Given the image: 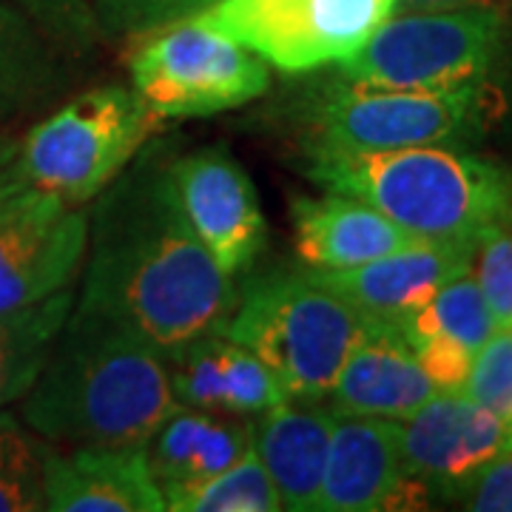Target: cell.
Instances as JSON below:
<instances>
[{
    "instance_id": "1",
    "label": "cell",
    "mask_w": 512,
    "mask_h": 512,
    "mask_svg": "<svg viewBox=\"0 0 512 512\" xmlns=\"http://www.w3.org/2000/svg\"><path fill=\"white\" fill-rule=\"evenodd\" d=\"M77 308L109 313L171 350L217 330L237 305V279L202 248L163 154L131 160L94 197Z\"/></svg>"
},
{
    "instance_id": "2",
    "label": "cell",
    "mask_w": 512,
    "mask_h": 512,
    "mask_svg": "<svg viewBox=\"0 0 512 512\" xmlns=\"http://www.w3.org/2000/svg\"><path fill=\"white\" fill-rule=\"evenodd\" d=\"M177 407L165 353L109 313L74 305L20 419L57 447L146 441Z\"/></svg>"
},
{
    "instance_id": "3",
    "label": "cell",
    "mask_w": 512,
    "mask_h": 512,
    "mask_svg": "<svg viewBox=\"0 0 512 512\" xmlns=\"http://www.w3.org/2000/svg\"><path fill=\"white\" fill-rule=\"evenodd\" d=\"M308 177L379 208L404 231L439 242H478L512 211V171L450 146L308 157Z\"/></svg>"
},
{
    "instance_id": "4",
    "label": "cell",
    "mask_w": 512,
    "mask_h": 512,
    "mask_svg": "<svg viewBox=\"0 0 512 512\" xmlns=\"http://www.w3.org/2000/svg\"><path fill=\"white\" fill-rule=\"evenodd\" d=\"M498 114L501 100L490 80L450 92H402L359 86L336 74L305 89L293 120L305 157H328L453 146L481 134Z\"/></svg>"
},
{
    "instance_id": "5",
    "label": "cell",
    "mask_w": 512,
    "mask_h": 512,
    "mask_svg": "<svg viewBox=\"0 0 512 512\" xmlns=\"http://www.w3.org/2000/svg\"><path fill=\"white\" fill-rule=\"evenodd\" d=\"M365 325L362 313L308 271H276L251 279L217 330L251 350L291 402L316 404L328 399Z\"/></svg>"
},
{
    "instance_id": "6",
    "label": "cell",
    "mask_w": 512,
    "mask_h": 512,
    "mask_svg": "<svg viewBox=\"0 0 512 512\" xmlns=\"http://www.w3.org/2000/svg\"><path fill=\"white\" fill-rule=\"evenodd\" d=\"M168 126L134 89L109 83L72 97L20 143L26 183L72 205L92 202Z\"/></svg>"
},
{
    "instance_id": "7",
    "label": "cell",
    "mask_w": 512,
    "mask_h": 512,
    "mask_svg": "<svg viewBox=\"0 0 512 512\" xmlns=\"http://www.w3.org/2000/svg\"><path fill=\"white\" fill-rule=\"evenodd\" d=\"M504 49L507 20L493 6L402 12L339 63L336 74L376 89L450 92L487 83Z\"/></svg>"
},
{
    "instance_id": "8",
    "label": "cell",
    "mask_w": 512,
    "mask_h": 512,
    "mask_svg": "<svg viewBox=\"0 0 512 512\" xmlns=\"http://www.w3.org/2000/svg\"><path fill=\"white\" fill-rule=\"evenodd\" d=\"M131 89L163 120L214 117L271 89V66L194 18L134 37Z\"/></svg>"
},
{
    "instance_id": "9",
    "label": "cell",
    "mask_w": 512,
    "mask_h": 512,
    "mask_svg": "<svg viewBox=\"0 0 512 512\" xmlns=\"http://www.w3.org/2000/svg\"><path fill=\"white\" fill-rule=\"evenodd\" d=\"M393 15L396 0H220L194 20L271 69L308 74L345 63Z\"/></svg>"
},
{
    "instance_id": "10",
    "label": "cell",
    "mask_w": 512,
    "mask_h": 512,
    "mask_svg": "<svg viewBox=\"0 0 512 512\" xmlns=\"http://www.w3.org/2000/svg\"><path fill=\"white\" fill-rule=\"evenodd\" d=\"M89 245V211L26 185L0 202V313L23 311L80 274Z\"/></svg>"
},
{
    "instance_id": "11",
    "label": "cell",
    "mask_w": 512,
    "mask_h": 512,
    "mask_svg": "<svg viewBox=\"0 0 512 512\" xmlns=\"http://www.w3.org/2000/svg\"><path fill=\"white\" fill-rule=\"evenodd\" d=\"M171 180L194 234L222 274H245L268 245V220L242 163L228 148L208 146L174 160Z\"/></svg>"
},
{
    "instance_id": "12",
    "label": "cell",
    "mask_w": 512,
    "mask_h": 512,
    "mask_svg": "<svg viewBox=\"0 0 512 512\" xmlns=\"http://www.w3.org/2000/svg\"><path fill=\"white\" fill-rule=\"evenodd\" d=\"M399 447L407 473L427 487L430 498L453 501L467 478L510 450L512 424L453 390L399 419Z\"/></svg>"
},
{
    "instance_id": "13",
    "label": "cell",
    "mask_w": 512,
    "mask_h": 512,
    "mask_svg": "<svg viewBox=\"0 0 512 512\" xmlns=\"http://www.w3.org/2000/svg\"><path fill=\"white\" fill-rule=\"evenodd\" d=\"M427 501V487L404 467L399 421L336 413L319 512L416 510Z\"/></svg>"
},
{
    "instance_id": "14",
    "label": "cell",
    "mask_w": 512,
    "mask_h": 512,
    "mask_svg": "<svg viewBox=\"0 0 512 512\" xmlns=\"http://www.w3.org/2000/svg\"><path fill=\"white\" fill-rule=\"evenodd\" d=\"M476 242H439L421 239L396 254L370 259L356 268L308 274L328 291L342 296L367 322H382L396 328L407 313L421 308L444 282L473 268Z\"/></svg>"
},
{
    "instance_id": "15",
    "label": "cell",
    "mask_w": 512,
    "mask_h": 512,
    "mask_svg": "<svg viewBox=\"0 0 512 512\" xmlns=\"http://www.w3.org/2000/svg\"><path fill=\"white\" fill-rule=\"evenodd\" d=\"M46 510L163 512L165 498L148 464L146 441L46 447Z\"/></svg>"
},
{
    "instance_id": "16",
    "label": "cell",
    "mask_w": 512,
    "mask_h": 512,
    "mask_svg": "<svg viewBox=\"0 0 512 512\" xmlns=\"http://www.w3.org/2000/svg\"><path fill=\"white\" fill-rule=\"evenodd\" d=\"M165 367L174 399L185 407L256 419L276 404L291 402L274 373L220 330H205L165 350Z\"/></svg>"
},
{
    "instance_id": "17",
    "label": "cell",
    "mask_w": 512,
    "mask_h": 512,
    "mask_svg": "<svg viewBox=\"0 0 512 512\" xmlns=\"http://www.w3.org/2000/svg\"><path fill=\"white\" fill-rule=\"evenodd\" d=\"M441 390L424 373L413 348L390 325L367 322L330 387V410L339 416L407 419Z\"/></svg>"
},
{
    "instance_id": "18",
    "label": "cell",
    "mask_w": 512,
    "mask_h": 512,
    "mask_svg": "<svg viewBox=\"0 0 512 512\" xmlns=\"http://www.w3.org/2000/svg\"><path fill=\"white\" fill-rule=\"evenodd\" d=\"M291 220L299 259L308 268L322 271L356 268L421 242V237L404 231L379 208L339 191H325L322 197H293Z\"/></svg>"
},
{
    "instance_id": "19",
    "label": "cell",
    "mask_w": 512,
    "mask_h": 512,
    "mask_svg": "<svg viewBox=\"0 0 512 512\" xmlns=\"http://www.w3.org/2000/svg\"><path fill=\"white\" fill-rule=\"evenodd\" d=\"M336 413L282 402L254 419V450L274 481L282 510L319 512Z\"/></svg>"
},
{
    "instance_id": "20",
    "label": "cell",
    "mask_w": 512,
    "mask_h": 512,
    "mask_svg": "<svg viewBox=\"0 0 512 512\" xmlns=\"http://www.w3.org/2000/svg\"><path fill=\"white\" fill-rule=\"evenodd\" d=\"M254 450V419L177 404L146 439L160 490L217 476Z\"/></svg>"
},
{
    "instance_id": "21",
    "label": "cell",
    "mask_w": 512,
    "mask_h": 512,
    "mask_svg": "<svg viewBox=\"0 0 512 512\" xmlns=\"http://www.w3.org/2000/svg\"><path fill=\"white\" fill-rule=\"evenodd\" d=\"M55 37L20 6L0 0V123L55 97L66 83Z\"/></svg>"
},
{
    "instance_id": "22",
    "label": "cell",
    "mask_w": 512,
    "mask_h": 512,
    "mask_svg": "<svg viewBox=\"0 0 512 512\" xmlns=\"http://www.w3.org/2000/svg\"><path fill=\"white\" fill-rule=\"evenodd\" d=\"M72 308L74 291L69 288L23 311L0 313V410L20 402L35 384Z\"/></svg>"
},
{
    "instance_id": "23",
    "label": "cell",
    "mask_w": 512,
    "mask_h": 512,
    "mask_svg": "<svg viewBox=\"0 0 512 512\" xmlns=\"http://www.w3.org/2000/svg\"><path fill=\"white\" fill-rule=\"evenodd\" d=\"M396 330L402 333L407 345H416L427 336H444L470 353H476L498 328L470 268L464 274L453 276L450 282H444L421 308L407 313Z\"/></svg>"
},
{
    "instance_id": "24",
    "label": "cell",
    "mask_w": 512,
    "mask_h": 512,
    "mask_svg": "<svg viewBox=\"0 0 512 512\" xmlns=\"http://www.w3.org/2000/svg\"><path fill=\"white\" fill-rule=\"evenodd\" d=\"M165 510L168 512H276L282 501L265 464L256 450L242 456L237 464L225 467L217 476L165 487Z\"/></svg>"
},
{
    "instance_id": "25",
    "label": "cell",
    "mask_w": 512,
    "mask_h": 512,
    "mask_svg": "<svg viewBox=\"0 0 512 512\" xmlns=\"http://www.w3.org/2000/svg\"><path fill=\"white\" fill-rule=\"evenodd\" d=\"M46 447L20 416L0 410V512L46 510Z\"/></svg>"
},
{
    "instance_id": "26",
    "label": "cell",
    "mask_w": 512,
    "mask_h": 512,
    "mask_svg": "<svg viewBox=\"0 0 512 512\" xmlns=\"http://www.w3.org/2000/svg\"><path fill=\"white\" fill-rule=\"evenodd\" d=\"M220 0H94L92 18L106 37H140L197 18Z\"/></svg>"
},
{
    "instance_id": "27",
    "label": "cell",
    "mask_w": 512,
    "mask_h": 512,
    "mask_svg": "<svg viewBox=\"0 0 512 512\" xmlns=\"http://www.w3.org/2000/svg\"><path fill=\"white\" fill-rule=\"evenodd\" d=\"M473 276L493 313L495 328L512 330V211L478 237Z\"/></svg>"
},
{
    "instance_id": "28",
    "label": "cell",
    "mask_w": 512,
    "mask_h": 512,
    "mask_svg": "<svg viewBox=\"0 0 512 512\" xmlns=\"http://www.w3.org/2000/svg\"><path fill=\"white\" fill-rule=\"evenodd\" d=\"M461 393L512 424V330H495L473 353Z\"/></svg>"
},
{
    "instance_id": "29",
    "label": "cell",
    "mask_w": 512,
    "mask_h": 512,
    "mask_svg": "<svg viewBox=\"0 0 512 512\" xmlns=\"http://www.w3.org/2000/svg\"><path fill=\"white\" fill-rule=\"evenodd\" d=\"M453 501L473 512H512V447L467 478Z\"/></svg>"
},
{
    "instance_id": "30",
    "label": "cell",
    "mask_w": 512,
    "mask_h": 512,
    "mask_svg": "<svg viewBox=\"0 0 512 512\" xmlns=\"http://www.w3.org/2000/svg\"><path fill=\"white\" fill-rule=\"evenodd\" d=\"M410 348L416 353L419 365L424 367V373L433 379V384L439 387L441 393H453V390L464 387L470 365H473L470 350L444 339V336H427V339H421Z\"/></svg>"
},
{
    "instance_id": "31",
    "label": "cell",
    "mask_w": 512,
    "mask_h": 512,
    "mask_svg": "<svg viewBox=\"0 0 512 512\" xmlns=\"http://www.w3.org/2000/svg\"><path fill=\"white\" fill-rule=\"evenodd\" d=\"M26 185L29 183L20 168V143L0 137V202H6Z\"/></svg>"
},
{
    "instance_id": "32",
    "label": "cell",
    "mask_w": 512,
    "mask_h": 512,
    "mask_svg": "<svg viewBox=\"0 0 512 512\" xmlns=\"http://www.w3.org/2000/svg\"><path fill=\"white\" fill-rule=\"evenodd\" d=\"M467 6H490V0H396V15L402 12H447Z\"/></svg>"
}]
</instances>
